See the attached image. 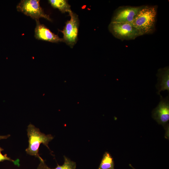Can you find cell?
<instances>
[{
	"instance_id": "cell-1",
	"label": "cell",
	"mask_w": 169,
	"mask_h": 169,
	"mask_svg": "<svg viewBox=\"0 0 169 169\" xmlns=\"http://www.w3.org/2000/svg\"><path fill=\"white\" fill-rule=\"evenodd\" d=\"M157 7L156 6L145 5L134 20L130 23L139 30L141 35L151 34L154 32Z\"/></svg>"
},
{
	"instance_id": "cell-2",
	"label": "cell",
	"mask_w": 169,
	"mask_h": 169,
	"mask_svg": "<svg viewBox=\"0 0 169 169\" xmlns=\"http://www.w3.org/2000/svg\"><path fill=\"white\" fill-rule=\"evenodd\" d=\"M27 132L28 146L25 150L27 153L38 158L40 160H42L43 159L38 154L40 145L43 144L49 149L48 143L54 137L50 134L45 135L41 132L38 128L32 124L28 126Z\"/></svg>"
},
{
	"instance_id": "cell-3",
	"label": "cell",
	"mask_w": 169,
	"mask_h": 169,
	"mask_svg": "<svg viewBox=\"0 0 169 169\" xmlns=\"http://www.w3.org/2000/svg\"><path fill=\"white\" fill-rule=\"evenodd\" d=\"M108 29L114 37L121 40H133L141 35L130 23L110 22Z\"/></svg>"
},
{
	"instance_id": "cell-4",
	"label": "cell",
	"mask_w": 169,
	"mask_h": 169,
	"mask_svg": "<svg viewBox=\"0 0 169 169\" xmlns=\"http://www.w3.org/2000/svg\"><path fill=\"white\" fill-rule=\"evenodd\" d=\"M39 0H22L17 5L18 11L29 16L35 21L44 18L50 21L52 20L48 15L44 12L40 5Z\"/></svg>"
},
{
	"instance_id": "cell-5",
	"label": "cell",
	"mask_w": 169,
	"mask_h": 169,
	"mask_svg": "<svg viewBox=\"0 0 169 169\" xmlns=\"http://www.w3.org/2000/svg\"><path fill=\"white\" fill-rule=\"evenodd\" d=\"M70 18L68 20L62 30L63 42L71 48L76 43L78 39L79 21L77 14L72 11L69 13Z\"/></svg>"
},
{
	"instance_id": "cell-6",
	"label": "cell",
	"mask_w": 169,
	"mask_h": 169,
	"mask_svg": "<svg viewBox=\"0 0 169 169\" xmlns=\"http://www.w3.org/2000/svg\"><path fill=\"white\" fill-rule=\"evenodd\" d=\"M145 5L139 6H123L115 11L111 23H128L132 22Z\"/></svg>"
},
{
	"instance_id": "cell-7",
	"label": "cell",
	"mask_w": 169,
	"mask_h": 169,
	"mask_svg": "<svg viewBox=\"0 0 169 169\" xmlns=\"http://www.w3.org/2000/svg\"><path fill=\"white\" fill-rule=\"evenodd\" d=\"M160 101L152 112V118L157 123L166 127L169 120V96L163 98L160 95Z\"/></svg>"
},
{
	"instance_id": "cell-8",
	"label": "cell",
	"mask_w": 169,
	"mask_h": 169,
	"mask_svg": "<svg viewBox=\"0 0 169 169\" xmlns=\"http://www.w3.org/2000/svg\"><path fill=\"white\" fill-rule=\"evenodd\" d=\"M36 25L35 28L34 37L36 39L52 43H58L63 42L62 38L52 32L39 20L36 21Z\"/></svg>"
},
{
	"instance_id": "cell-9",
	"label": "cell",
	"mask_w": 169,
	"mask_h": 169,
	"mask_svg": "<svg viewBox=\"0 0 169 169\" xmlns=\"http://www.w3.org/2000/svg\"><path fill=\"white\" fill-rule=\"evenodd\" d=\"M157 83L156 87L158 90L157 94L160 95L162 91L167 90L169 92V67L166 66L158 69L156 74Z\"/></svg>"
},
{
	"instance_id": "cell-10",
	"label": "cell",
	"mask_w": 169,
	"mask_h": 169,
	"mask_svg": "<svg viewBox=\"0 0 169 169\" xmlns=\"http://www.w3.org/2000/svg\"><path fill=\"white\" fill-rule=\"evenodd\" d=\"M48 1L53 7L58 9L62 13L66 12L69 13L72 11L70 6L67 0H49Z\"/></svg>"
},
{
	"instance_id": "cell-11",
	"label": "cell",
	"mask_w": 169,
	"mask_h": 169,
	"mask_svg": "<svg viewBox=\"0 0 169 169\" xmlns=\"http://www.w3.org/2000/svg\"><path fill=\"white\" fill-rule=\"evenodd\" d=\"M97 169H115L113 158L108 152L106 151L104 154Z\"/></svg>"
},
{
	"instance_id": "cell-12",
	"label": "cell",
	"mask_w": 169,
	"mask_h": 169,
	"mask_svg": "<svg viewBox=\"0 0 169 169\" xmlns=\"http://www.w3.org/2000/svg\"><path fill=\"white\" fill-rule=\"evenodd\" d=\"M64 162L63 165L60 166L58 165L55 168H50L48 167L44 163V169H75L76 168V163L71 160L69 158L64 156Z\"/></svg>"
},
{
	"instance_id": "cell-13",
	"label": "cell",
	"mask_w": 169,
	"mask_h": 169,
	"mask_svg": "<svg viewBox=\"0 0 169 169\" xmlns=\"http://www.w3.org/2000/svg\"><path fill=\"white\" fill-rule=\"evenodd\" d=\"M4 149L2 147H0V162L3 161L5 160H8L12 161L15 165L19 166V160L18 159L17 160L14 161L11 159L10 157H8L7 154L3 155L1 153V151H3Z\"/></svg>"
},
{
	"instance_id": "cell-14",
	"label": "cell",
	"mask_w": 169,
	"mask_h": 169,
	"mask_svg": "<svg viewBox=\"0 0 169 169\" xmlns=\"http://www.w3.org/2000/svg\"><path fill=\"white\" fill-rule=\"evenodd\" d=\"M40 161V163L38 166L37 169H44V160L42 159Z\"/></svg>"
},
{
	"instance_id": "cell-15",
	"label": "cell",
	"mask_w": 169,
	"mask_h": 169,
	"mask_svg": "<svg viewBox=\"0 0 169 169\" xmlns=\"http://www.w3.org/2000/svg\"><path fill=\"white\" fill-rule=\"evenodd\" d=\"M10 136V135H8L6 136H1L0 135V140L1 139H6Z\"/></svg>"
},
{
	"instance_id": "cell-16",
	"label": "cell",
	"mask_w": 169,
	"mask_h": 169,
	"mask_svg": "<svg viewBox=\"0 0 169 169\" xmlns=\"http://www.w3.org/2000/svg\"><path fill=\"white\" fill-rule=\"evenodd\" d=\"M129 166L133 169H136L134 168L131 164H129Z\"/></svg>"
}]
</instances>
